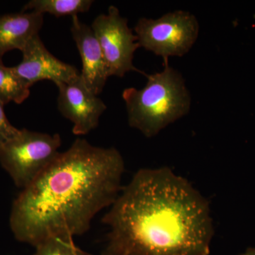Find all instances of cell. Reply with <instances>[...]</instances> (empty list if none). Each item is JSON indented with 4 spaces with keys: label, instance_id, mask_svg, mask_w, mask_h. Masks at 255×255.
I'll list each match as a JSON object with an SVG mask.
<instances>
[{
    "label": "cell",
    "instance_id": "3957f363",
    "mask_svg": "<svg viewBox=\"0 0 255 255\" xmlns=\"http://www.w3.org/2000/svg\"><path fill=\"white\" fill-rule=\"evenodd\" d=\"M146 77L143 88L125 89L122 97L128 125L150 138L187 115L191 98L182 74L168 63L162 71Z\"/></svg>",
    "mask_w": 255,
    "mask_h": 255
},
{
    "label": "cell",
    "instance_id": "4fadbf2b",
    "mask_svg": "<svg viewBox=\"0 0 255 255\" xmlns=\"http://www.w3.org/2000/svg\"><path fill=\"white\" fill-rule=\"evenodd\" d=\"M33 255H80L81 250L74 243L70 236H55L35 247Z\"/></svg>",
    "mask_w": 255,
    "mask_h": 255
},
{
    "label": "cell",
    "instance_id": "9c48e42d",
    "mask_svg": "<svg viewBox=\"0 0 255 255\" xmlns=\"http://www.w3.org/2000/svg\"><path fill=\"white\" fill-rule=\"evenodd\" d=\"M70 31L81 57L80 75L87 87L98 96L110 78L98 39L91 26L82 22L77 15L72 16Z\"/></svg>",
    "mask_w": 255,
    "mask_h": 255
},
{
    "label": "cell",
    "instance_id": "9a60e30c",
    "mask_svg": "<svg viewBox=\"0 0 255 255\" xmlns=\"http://www.w3.org/2000/svg\"><path fill=\"white\" fill-rule=\"evenodd\" d=\"M237 255H255V248H250L245 253Z\"/></svg>",
    "mask_w": 255,
    "mask_h": 255
},
{
    "label": "cell",
    "instance_id": "7c38bea8",
    "mask_svg": "<svg viewBox=\"0 0 255 255\" xmlns=\"http://www.w3.org/2000/svg\"><path fill=\"white\" fill-rule=\"evenodd\" d=\"M31 87L15 73L13 67L5 66L0 58V102L4 105L10 102L21 104L27 100Z\"/></svg>",
    "mask_w": 255,
    "mask_h": 255
},
{
    "label": "cell",
    "instance_id": "5b68a950",
    "mask_svg": "<svg viewBox=\"0 0 255 255\" xmlns=\"http://www.w3.org/2000/svg\"><path fill=\"white\" fill-rule=\"evenodd\" d=\"M199 28L195 15L177 10L155 19L140 18L134 31L140 47L162 57L167 64L169 57H182L190 51L199 38Z\"/></svg>",
    "mask_w": 255,
    "mask_h": 255
},
{
    "label": "cell",
    "instance_id": "30bf717a",
    "mask_svg": "<svg viewBox=\"0 0 255 255\" xmlns=\"http://www.w3.org/2000/svg\"><path fill=\"white\" fill-rule=\"evenodd\" d=\"M43 14L36 11L0 16V58L13 50L22 51L28 41L39 34Z\"/></svg>",
    "mask_w": 255,
    "mask_h": 255
},
{
    "label": "cell",
    "instance_id": "52a82bcc",
    "mask_svg": "<svg viewBox=\"0 0 255 255\" xmlns=\"http://www.w3.org/2000/svg\"><path fill=\"white\" fill-rule=\"evenodd\" d=\"M56 86L59 90L58 110L73 124V133L85 135L97 128L107 105L87 87L80 74L71 81Z\"/></svg>",
    "mask_w": 255,
    "mask_h": 255
},
{
    "label": "cell",
    "instance_id": "5bb4252c",
    "mask_svg": "<svg viewBox=\"0 0 255 255\" xmlns=\"http://www.w3.org/2000/svg\"><path fill=\"white\" fill-rule=\"evenodd\" d=\"M4 106L0 102V145L14 137L20 130L8 120L4 112Z\"/></svg>",
    "mask_w": 255,
    "mask_h": 255
},
{
    "label": "cell",
    "instance_id": "8fae6325",
    "mask_svg": "<svg viewBox=\"0 0 255 255\" xmlns=\"http://www.w3.org/2000/svg\"><path fill=\"white\" fill-rule=\"evenodd\" d=\"M93 2L92 0H31L23 6L21 11L48 13L56 17L78 16L88 11Z\"/></svg>",
    "mask_w": 255,
    "mask_h": 255
},
{
    "label": "cell",
    "instance_id": "277c9868",
    "mask_svg": "<svg viewBox=\"0 0 255 255\" xmlns=\"http://www.w3.org/2000/svg\"><path fill=\"white\" fill-rule=\"evenodd\" d=\"M61 145L58 133L20 129L14 137L0 145V164L15 186L23 189L53 163Z\"/></svg>",
    "mask_w": 255,
    "mask_h": 255
},
{
    "label": "cell",
    "instance_id": "8992f818",
    "mask_svg": "<svg viewBox=\"0 0 255 255\" xmlns=\"http://www.w3.org/2000/svg\"><path fill=\"white\" fill-rule=\"evenodd\" d=\"M102 52L110 77L123 78L131 71L144 74L133 65L134 53L140 48L137 37L117 6H110L107 14H100L91 26Z\"/></svg>",
    "mask_w": 255,
    "mask_h": 255
},
{
    "label": "cell",
    "instance_id": "2e32d148",
    "mask_svg": "<svg viewBox=\"0 0 255 255\" xmlns=\"http://www.w3.org/2000/svg\"><path fill=\"white\" fill-rule=\"evenodd\" d=\"M80 255H87L86 253H84L83 251H80Z\"/></svg>",
    "mask_w": 255,
    "mask_h": 255
},
{
    "label": "cell",
    "instance_id": "7a4b0ae2",
    "mask_svg": "<svg viewBox=\"0 0 255 255\" xmlns=\"http://www.w3.org/2000/svg\"><path fill=\"white\" fill-rule=\"evenodd\" d=\"M124 172L117 148L76 139L15 199L9 216L15 239L35 248L55 236L85 234L118 197Z\"/></svg>",
    "mask_w": 255,
    "mask_h": 255
},
{
    "label": "cell",
    "instance_id": "ba28073f",
    "mask_svg": "<svg viewBox=\"0 0 255 255\" xmlns=\"http://www.w3.org/2000/svg\"><path fill=\"white\" fill-rule=\"evenodd\" d=\"M21 53V63L13 68L30 87L46 80L54 82L55 85L66 83L80 74L75 66L64 63L50 53L39 34L28 41Z\"/></svg>",
    "mask_w": 255,
    "mask_h": 255
},
{
    "label": "cell",
    "instance_id": "6da1fadb",
    "mask_svg": "<svg viewBox=\"0 0 255 255\" xmlns=\"http://www.w3.org/2000/svg\"><path fill=\"white\" fill-rule=\"evenodd\" d=\"M102 223L101 255H209L215 235L209 201L168 167L139 169Z\"/></svg>",
    "mask_w": 255,
    "mask_h": 255
}]
</instances>
